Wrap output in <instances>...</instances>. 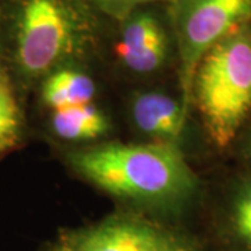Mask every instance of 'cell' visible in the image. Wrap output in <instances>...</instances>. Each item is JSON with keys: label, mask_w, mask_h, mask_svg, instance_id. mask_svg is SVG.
<instances>
[{"label": "cell", "mask_w": 251, "mask_h": 251, "mask_svg": "<svg viewBox=\"0 0 251 251\" xmlns=\"http://www.w3.org/2000/svg\"><path fill=\"white\" fill-rule=\"evenodd\" d=\"M13 60L27 81L60 69L77 45V24L63 0H20L14 17Z\"/></svg>", "instance_id": "cell-3"}, {"label": "cell", "mask_w": 251, "mask_h": 251, "mask_svg": "<svg viewBox=\"0 0 251 251\" xmlns=\"http://www.w3.org/2000/svg\"><path fill=\"white\" fill-rule=\"evenodd\" d=\"M243 153H244V158L251 163V122L243 140Z\"/></svg>", "instance_id": "cell-14"}, {"label": "cell", "mask_w": 251, "mask_h": 251, "mask_svg": "<svg viewBox=\"0 0 251 251\" xmlns=\"http://www.w3.org/2000/svg\"><path fill=\"white\" fill-rule=\"evenodd\" d=\"M131 116L137 128L155 143L177 147L186 125L187 112L181 102L161 92L138 94L131 103Z\"/></svg>", "instance_id": "cell-6"}, {"label": "cell", "mask_w": 251, "mask_h": 251, "mask_svg": "<svg viewBox=\"0 0 251 251\" xmlns=\"http://www.w3.org/2000/svg\"><path fill=\"white\" fill-rule=\"evenodd\" d=\"M21 135V112L6 72L0 67V153L9 151Z\"/></svg>", "instance_id": "cell-11"}, {"label": "cell", "mask_w": 251, "mask_h": 251, "mask_svg": "<svg viewBox=\"0 0 251 251\" xmlns=\"http://www.w3.org/2000/svg\"><path fill=\"white\" fill-rule=\"evenodd\" d=\"M209 141L229 147L251 113V24L218 42L198 64L191 85Z\"/></svg>", "instance_id": "cell-2"}, {"label": "cell", "mask_w": 251, "mask_h": 251, "mask_svg": "<svg viewBox=\"0 0 251 251\" xmlns=\"http://www.w3.org/2000/svg\"><path fill=\"white\" fill-rule=\"evenodd\" d=\"M91 77L73 69H57L48 74L41 87L42 103L50 110L81 103H91L95 97Z\"/></svg>", "instance_id": "cell-8"}, {"label": "cell", "mask_w": 251, "mask_h": 251, "mask_svg": "<svg viewBox=\"0 0 251 251\" xmlns=\"http://www.w3.org/2000/svg\"><path fill=\"white\" fill-rule=\"evenodd\" d=\"M227 226L237 243L251 251V177L234 187L227 209Z\"/></svg>", "instance_id": "cell-10"}, {"label": "cell", "mask_w": 251, "mask_h": 251, "mask_svg": "<svg viewBox=\"0 0 251 251\" xmlns=\"http://www.w3.org/2000/svg\"><path fill=\"white\" fill-rule=\"evenodd\" d=\"M49 251H70L67 247H66V244L63 242H60L59 244H56V246H53L52 249Z\"/></svg>", "instance_id": "cell-15"}, {"label": "cell", "mask_w": 251, "mask_h": 251, "mask_svg": "<svg viewBox=\"0 0 251 251\" xmlns=\"http://www.w3.org/2000/svg\"><path fill=\"white\" fill-rule=\"evenodd\" d=\"M163 34L159 21L151 13H135L126 20L120 44L117 46L122 60L143 50L155 38Z\"/></svg>", "instance_id": "cell-9"}, {"label": "cell", "mask_w": 251, "mask_h": 251, "mask_svg": "<svg viewBox=\"0 0 251 251\" xmlns=\"http://www.w3.org/2000/svg\"><path fill=\"white\" fill-rule=\"evenodd\" d=\"M251 24V0H186L179 14L181 105L187 112L198 64L224 38Z\"/></svg>", "instance_id": "cell-4"}, {"label": "cell", "mask_w": 251, "mask_h": 251, "mask_svg": "<svg viewBox=\"0 0 251 251\" xmlns=\"http://www.w3.org/2000/svg\"><path fill=\"white\" fill-rule=\"evenodd\" d=\"M74 171L115 197L176 209L197 190V177L176 145L105 144L70 155Z\"/></svg>", "instance_id": "cell-1"}, {"label": "cell", "mask_w": 251, "mask_h": 251, "mask_svg": "<svg viewBox=\"0 0 251 251\" xmlns=\"http://www.w3.org/2000/svg\"><path fill=\"white\" fill-rule=\"evenodd\" d=\"M49 125L53 134L66 141H90L109 130L108 119L92 102L50 110Z\"/></svg>", "instance_id": "cell-7"}, {"label": "cell", "mask_w": 251, "mask_h": 251, "mask_svg": "<svg viewBox=\"0 0 251 251\" xmlns=\"http://www.w3.org/2000/svg\"><path fill=\"white\" fill-rule=\"evenodd\" d=\"M102 9L108 10L113 14H126L137 6L148 3V1H158V0H94Z\"/></svg>", "instance_id": "cell-13"}, {"label": "cell", "mask_w": 251, "mask_h": 251, "mask_svg": "<svg viewBox=\"0 0 251 251\" xmlns=\"http://www.w3.org/2000/svg\"><path fill=\"white\" fill-rule=\"evenodd\" d=\"M166 52H168V39L163 32L162 35L155 38L152 42H150L143 50L125 59L123 63L131 72L147 74V73L155 72L161 67L166 59Z\"/></svg>", "instance_id": "cell-12"}, {"label": "cell", "mask_w": 251, "mask_h": 251, "mask_svg": "<svg viewBox=\"0 0 251 251\" xmlns=\"http://www.w3.org/2000/svg\"><path fill=\"white\" fill-rule=\"evenodd\" d=\"M70 251H198L186 236L134 215H116L66 236Z\"/></svg>", "instance_id": "cell-5"}]
</instances>
